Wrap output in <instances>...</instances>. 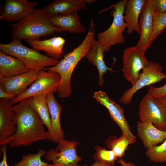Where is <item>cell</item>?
Listing matches in <instances>:
<instances>
[{"label":"cell","mask_w":166,"mask_h":166,"mask_svg":"<svg viewBox=\"0 0 166 166\" xmlns=\"http://www.w3.org/2000/svg\"><path fill=\"white\" fill-rule=\"evenodd\" d=\"M93 97L107 109L111 118L120 127L123 133L133 143H135L136 138L131 131L124 116L123 109L110 99L106 93L103 91L100 90L95 92Z\"/></svg>","instance_id":"obj_13"},{"label":"cell","mask_w":166,"mask_h":166,"mask_svg":"<svg viewBox=\"0 0 166 166\" xmlns=\"http://www.w3.org/2000/svg\"><path fill=\"white\" fill-rule=\"evenodd\" d=\"M56 149H50L45 155L48 161L58 166H80L82 158L77 153L76 147L79 143L61 138L59 139Z\"/></svg>","instance_id":"obj_9"},{"label":"cell","mask_w":166,"mask_h":166,"mask_svg":"<svg viewBox=\"0 0 166 166\" xmlns=\"http://www.w3.org/2000/svg\"><path fill=\"white\" fill-rule=\"evenodd\" d=\"M31 70L16 57L0 50V76L3 77L16 76Z\"/></svg>","instance_id":"obj_21"},{"label":"cell","mask_w":166,"mask_h":166,"mask_svg":"<svg viewBox=\"0 0 166 166\" xmlns=\"http://www.w3.org/2000/svg\"><path fill=\"white\" fill-rule=\"evenodd\" d=\"M147 94L156 99L166 97V83L159 87L150 86Z\"/></svg>","instance_id":"obj_30"},{"label":"cell","mask_w":166,"mask_h":166,"mask_svg":"<svg viewBox=\"0 0 166 166\" xmlns=\"http://www.w3.org/2000/svg\"><path fill=\"white\" fill-rule=\"evenodd\" d=\"M37 51L44 52L48 56L58 60L63 54V48L65 40L61 36L54 37L49 39L40 40L39 39L26 41Z\"/></svg>","instance_id":"obj_16"},{"label":"cell","mask_w":166,"mask_h":166,"mask_svg":"<svg viewBox=\"0 0 166 166\" xmlns=\"http://www.w3.org/2000/svg\"><path fill=\"white\" fill-rule=\"evenodd\" d=\"M118 161L121 166H138L132 163L126 162L122 158L120 159Z\"/></svg>","instance_id":"obj_34"},{"label":"cell","mask_w":166,"mask_h":166,"mask_svg":"<svg viewBox=\"0 0 166 166\" xmlns=\"http://www.w3.org/2000/svg\"><path fill=\"white\" fill-rule=\"evenodd\" d=\"M1 151L2 153L3 158L0 163V166H9L7 162V152L6 144L1 146Z\"/></svg>","instance_id":"obj_32"},{"label":"cell","mask_w":166,"mask_h":166,"mask_svg":"<svg viewBox=\"0 0 166 166\" xmlns=\"http://www.w3.org/2000/svg\"><path fill=\"white\" fill-rule=\"evenodd\" d=\"M165 108L166 109V106H165Z\"/></svg>","instance_id":"obj_40"},{"label":"cell","mask_w":166,"mask_h":166,"mask_svg":"<svg viewBox=\"0 0 166 166\" xmlns=\"http://www.w3.org/2000/svg\"><path fill=\"white\" fill-rule=\"evenodd\" d=\"M142 70L136 83L125 91L119 99V102L123 105L129 104L134 94L140 89L166 79V74L163 72V67L158 63L150 61Z\"/></svg>","instance_id":"obj_7"},{"label":"cell","mask_w":166,"mask_h":166,"mask_svg":"<svg viewBox=\"0 0 166 166\" xmlns=\"http://www.w3.org/2000/svg\"><path fill=\"white\" fill-rule=\"evenodd\" d=\"M137 130L139 137L147 149L156 146L166 138V131L159 130L151 123L138 121Z\"/></svg>","instance_id":"obj_18"},{"label":"cell","mask_w":166,"mask_h":166,"mask_svg":"<svg viewBox=\"0 0 166 166\" xmlns=\"http://www.w3.org/2000/svg\"><path fill=\"white\" fill-rule=\"evenodd\" d=\"M104 53L99 42L95 40L85 57L90 63L97 69L99 73L98 85L101 86H103L104 82V74L109 71H113L105 64L103 58Z\"/></svg>","instance_id":"obj_23"},{"label":"cell","mask_w":166,"mask_h":166,"mask_svg":"<svg viewBox=\"0 0 166 166\" xmlns=\"http://www.w3.org/2000/svg\"><path fill=\"white\" fill-rule=\"evenodd\" d=\"M31 98L25 99L13 106L16 130L4 144H8L11 148L27 147L39 140L53 142L51 135L45 129L41 119L32 106Z\"/></svg>","instance_id":"obj_1"},{"label":"cell","mask_w":166,"mask_h":166,"mask_svg":"<svg viewBox=\"0 0 166 166\" xmlns=\"http://www.w3.org/2000/svg\"><path fill=\"white\" fill-rule=\"evenodd\" d=\"M46 166H58L57 165H56L54 164H49L48 165Z\"/></svg>","instance_id":"obj_38"},{"label":"cell","mask_w":166,"mask_h":166,"mask_svg":"<svg viewBox=\"0 0 166 166\" xmlns=\"http://www.w3.org/2000/svg\"><path fill=\"white\" fill-rule=\"evenodd\" d=\"M91 166H110V165L108 164L103 163L96 160Z\"/></svg>","instance_id":"obj_35"},{"label":"cell","mask_w":166,"mask_h":166,"mask_svg":"<svg viewBox=\"0 0 166 166\" xmlns=\"http://www.w3.org/2000/svg\"><path fill=\"white\" fill-rule=\"evenodd\" d=\"M46 153L44 150L40 149L36 153L24 155L22 160L16 163L15 166H46L49 164L43 161L41 159Z\"/></svg>","instance_id":"obj_26"},{"label":"cell","mask_w":166,"mask_h":166,"mask_svg":"<svg viewBox=\"0 0 166 166\" xmlns=\"http://www.w3.org/2000/svg\"><path fill=\"white\" fill-rule=\"evenodd\" d=\"M49 21L53 26L62 32L72 33H83L86 28L81 22L77 12L66 15L54 14L49 16Z\"/></svg>","instance_id":"obj_17"},{"label":"cell","mask_w":166,"mask_h":166,"mask_svg":"<svg viewBox=\"0 0 166 166\" xmlns=\"http://www.w3.org/2000/svg\"><path fill=\"white\" fill-rule=\"evenodd\" d=\"M166 28V12L155 14L154 30L152 38V42Z\"/></svg>","instance_id":"obj_29"},{"label":"cell","mask_w":166,"mask_h":166,"mask_svg":"<svg viewBox=\"0 0 166 166\" xmlns=\"http://www.w3.org/2000/svg\"><path fill=\"white\" fill-rule=\"evenodd\" d=\"M133 143L125 135L122 133L118 138L115 136L108 138L105 144L109 149L113 151L118 158H121L125 155L128 145Z\"/></svg>","instance_id":"obj_25"},{"label":"cell","mask_w":166,"mask_h":166,"mask_svg":"<svg viewBox=\"0 0 166 166\" xmlns=\"http://www.w3.org/2000/svg\"><path fill=\"white\" fill-rule=\"evenodd\" d=\"M155 13L153 0H147L140 15L139 24L141 30L140 38L136 46L145 53L152 43Z\"/></svg>","instance_id":"obj_12"},{"label":"cell","mask_w":166,"mask_h":166,"mask_svg":"<svg viewBox=\"0 0 166 166\" xmlns=\"http://www.w3.org/2000/svg\"><path fill=\"white\" fill-rule=\"evenodd\" d=\"M14 94L6 92L0 86V98L12 100L16 97Z\"/></svg>","instance_id":"obj_33"},{"label":"cell","mask_w":166,"mask_h":166,"mask_svg":"<svg viewBox=\"0 0 166 166\" xmlns=\"http://www.w3.org/2000/svg\"><path fill=\"white\" fill-rule=\"evenodd\" d=\"M47 95L40 94L31 97V105L37 112L43 124L46 127L53 139V142L57 143L58 140L52 127L50 117L46 101Z\"/></svg>","instance_id":"obj_22"},{"label":"cell","mask_w":166,"mask_h":166,"mask_svg":"<svg viewBox=\"0 0 166 166\" xmlns=\"http://www.w3.org/2000/svg\"><path fill=\"white\" fill-rule=\"evenodd\" d=\"M61 77L57 73L42 70L35 81L22 93L11 100L13 105L34 96L48 94L55 92L60 85Z\"/></svg>","instance_id":"obj_6"},{"label":"cell","mask_w":166,"mask_h":166,"mask_svg":"<svg viewBox=\"0 0 166 166\" xmlns=\"http://www.w3.org/2000/svg\"><path fill=\"white\" fill-rule=\"evenodd\" d=\"M155 14L166 12V0H153Z\"/></svg>","instance_id":"obj_31"},{"label":"cell","mask_w":166,"mask_h":166,"mask_svg":"<svg viewBox=\"0 0 166 166\" xmlns=\"http://www.w3.org/2000/svg\"><path fill=\"white\" fill-rule=\"evenodd\" d=\"M157 99L163 105L166 106V97Z\"/></svg>","instance_id":"obj_36"},{"label":"cell","mask_w":166,"mask_h":166,"mask_svg":"<svg viewBox=\"0 0 166 166\" xmlns=\"http://www.w3.org/2000/svg\"><path fill=\"white\" fill-rule=\"evenodd\" d=\"M49 16L43 9H37L35 12L21 21L15 24H9L12 29V40L21 41L39 39L56 32H61L53 26L49 21Z\"/></svg>","instance_id":"obj_3"},{"label":"cell","mask_w":166,"mask_h":166,"mask_svg":"<svg viewBox=\"0 0 166 166\" xmlns=\"http://www.w3.org/2000/svg\"><path fill=\"white\" fill-rule=\"evenodd\" d=\"M46 101L53 129L58 140L60 138H64V132L61 128L60 120L62 107L55 98L54 93H51L47 95Z\"/></svg>","instance_id":"obj_24"},{"label":"cell","mask_w":166,"mask_h":166,"mask_svg":"<svg viewBox=\"0 0 166 166\" xmlns=\"http://www.w3.org/2000/svg\"><path fill=\"white\" fill-rule=\"evenodd\" d=\"M87 4L84 0H56L43 9L49 16L56 14L66 15L85 10Z\"/></svg>","instance_id":"obj_20"},{"label":"cell","mask_w":166,"mask_h":166,"mask_svg":"<svg viewBox=\"0 0 166 166\" xmlns=\"http://www.w3.org/2000/svg\"><path fill=\"white\" fill-rule=\"evenodd\" d=\"M95 24L91 19L88 32L82 42L71 52L63 56V58L56 65L44 69L57 72L60 75L61 81L57 91L59 98H65L71 95L72 73L77 64L85 57L91 48L95 40Z\"/></svg>","instance_id":"obj_2"},{"label":"cell","mask_w":166,"mask_h":166,"mask_svg":"<svg viewBox=\"0 0 166 166\" xmlns=\"http://www.w3.org/2000/svg\"><path fill=\"white\" fill-rule=\"evenodd\" d=\"M11 100H0V145L11 137L16 130L15 113Z\"/></svg>","instance_id":"obj_15"},{"label":"cell","mask_w":166,"mask_h":166,"mask_svg":"<svg viewBox=\"0 0 166 166\" xmlns=\"http://www.w3.org/2000/svg\"><path fill=\"white\" fill-rule=\"evenodd\" d=\"M38 73L31 70L20 75L8 77L0 76V86L5 91L17 97L24 93L37 79Z\"/></svg>","instance_id":"obj_14"},{"label":"cell","mask_w":166,"mask_h":166,"mask_svg":"<svg viewBox=\"0 0 166 166\" xmlns=\"http://www.w3.org/2000/svg\"><path fill=\"white\" fill-rule=\"evenodd\" d=\"M138 114L141 122L151 123L159 130L166 131V109L157 99L146 94L140 103Z\"/></svg>","instance_id":"obj_8"},{"label":"cell","mask_w":166,"mask_h":166,"mask_svg":"<svg viewBox=\"0 0 166 166\" xmlns=\"http://www.w3.org/2000/svg\"><path fill=\"white\" fill-rule=\"evenodd\" d=\"M38 4L35 1L27 0H5L1 6L0 19L6 22H19L34 13L35 7Z\"/></svg>","instance_id":"obj_11"},{"label":"cell","mask_w":166,"mask_h":166,"mask_svg":"<svg viewBox=\"0 0 166 166\" xmlns=\"http://www.w3.org/2000/svg\"><path fill=\"white\" fill-rule=\"evenodd\" d=\"M146 154L149 159L153 162H166V138L160 145L147 149Z\"/></svg>","instance_id":"obj_28"},{"label":"cell","mask_w":166,"mask_h":166,"mask_svg":"<svg viewBox=\"0 0 166 166\" xmlns=\"http://www.w3.org/2000/svg\"><path fill=\"white\" fill-rule=\"evenodd\" d=\"M146 0H127L125 7L124 19L127 24L126 32L131 34L135 31L140 35L141 30L139 17Z\"/></svg>","instance_id":"obj_19"},{"label":"cell","mask_w":166,"mask_h":166,"mask_svg":"<svg viewBox=\"0 0 166 166\" xmlns=\"http://www.w3.org/2000/svg\"><path fill=\"white\" fill-rule=\"evenodd\" d=\"M0 49L6 54L21 61L31 70L39 73L45 68L56 65L59 61L25 46L17 40L8 44H0Z\"/></svg>","instance_id":"obj_4"},{"label":"cell","mask_w":166,"mask_h":166,"mask_svg":"<svg viewBox=\"0 0 166 166\" xmlns=\"http://www.w3.org/2000/svg\"><path fill=\"white\" fill-rule=\"evenodd\" d=\"M127 1L121 0L99 12L101 13L110 8H114L110 13L113 17L111 25L107 30L99 33L97 35V40L104 52L109 51L112 46L115 44H122L125 42L123 33L127 28V24L124 19Z\"/></svg>","instance_id":"obj_5"},{"label":"cell","mask_w":166,"mask_h":166,"mask_svg":"<svg viewBox=\"0 0 166 166\" xmlns=\"http://www.w3.org/2000/svg\"><path fill=\"white\" fill-rule=\"evenodd\" d=\"M122 71L125 79L132 85L138 80L140 72L148 64L144 53L136 46L126 48L122 55Z\"/></svg>","instance_id":"obj_10"},{"label":"cell","mask_w":166,"mask_h":166,"mask_svg":"<svg viewBox=\"0 0 166 166\" xmlns=\"http://www.w3.org/2000/svg\"><path fill=\"white\" fill-rule=\"evenodd\" d=\"M95 152L93 158L96 161L109 164L113 166L118 159L116 154L111 150L107 149L105 147L99 146L95 147Z\"/></svg>","instance_id":"obj_27"},{"label":"cell","mask_w":166,"mask_h":166,"mask_svg":"<svg viewBox=\"0 0 166 166\" xmlns=\"http://www.w3.org/2000/svg\"><path fill=\"white\" fill-rule=\"evenodd\" d=\"M83 166H87L86 165H84Z\"/></svg>","instance_id":"obj_39"},{"label":"cell","mask_w":166,"mask_h":166,"mask_svg":"<svg viewBox=\"0 0 166 166\" xmlns=\"http://www.w3.org/2000/svg\"><path fill=\"white\" fill-rule=\"evenodd\" d=\"M85 2L87 4H90L95 2H96L95 0H84Z\"/></svg>","instance_id":"obj_37"}]
</instances>
